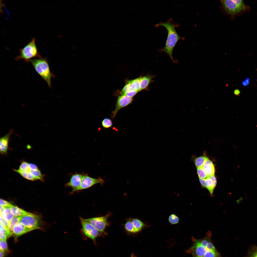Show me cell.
<instances>
[{"label":"cell","instance_id":"1","mask_svg":"<svg viewBox=\"0 0 257 257\" xmlns=\"http://www.w3.org/2000/svg\"><path fill=\"white\" fill-rule=\"evenodd\" d=\"M169 21L160 22L156 25V26H163L165 27L168 31V35L165 45L161 51L165 53L174 61L172 56L173 49L178 41L183 38L180 37L176 32L175 28L177 26Z\"/></svg>","mask_w":257,"mask_h":257},{"label":"cell","instance_id":"2","mask_svg":"<svg viewBox=\"0 0 257 257\" xmlns=\"http://www.w3.org/2000/svg\"><path fill=\"white\" fill-rule=\"evenodd\" d=\"M37 73L51 87V80L53 74L51 72L47 59L42 57L37 58L30 60Z\"/></svg>","mask_w":257,"mask_h":257},{"label":"cell","instance_id":"3","mask_svg":"<svg viewBox=\"0 0 257 257\" xmlns=\"http://www.w3.org/2000/svg\"><path fill=\"white\" fill-rule=\"evenodd\" d=\"M19 52V55L15 58L17 60L22 59L28 63L33 58L41 57L38 53L35 40L34 38H32L25 46L20 49Z\"/></svg>","mask_w":257,"mask_h":257},{"label":"cell","instance_id":"4","mask_svg":"<svg viewBox=\"0 0 257 257\" xmlns=\"http://www.w3.org/2000/svg\"><path fill=\"white\" fill-rule=\"evenodd\" d=\"M20 222L27 227L33 230L40 229L42 223L40 216L29 212L20 217Z\"/></svg>","mask_w":257,"mask_h":257},{"label":"cell","instance_id":"5","mask_svg":"<svg viewBox=\"0 0 257 257\" xmlns=\"http://www.w3.org/2000/svg\"><path fill=\"white\" fill-rule=\"evenodd\" d=\"M104 183V181L100 178H95L89 176L87 174H84L80 185L77 188L73 189L70 193L89 188L98 183L103 185Z\"/></svg>","mask_w":257,"mask_h":257},{"label":"cell","instance_id":"6","mask_svg":"<svg viewBox=\"0 0 257 257\" xmlns=\"http://www.w3.org/2000/svg\"><path fill=\"white\" fill-rule=\"evenodd\" d=\"M110 215L109 213L100 217H95L84 219L96 229L100 233H103L106 227L109 224L107 219Z\"/></svg>","mask_w":257,"mask_h":257},{"label":"cell","instance_id":"7","mask_svg":"<svg viewBox=\"0 0 257 257\" xmlns=\"http://www.w3.org/2000/svg\"><path fill=\"white\" fill-rule=\"evenodd\" d=\"M80 219L82 230L84 234L87 237L95 241L100 233L84 219L81 217Z\"/></svg>","mask_w":257,"mask_h":257},{"label":"cell","instance_id":"8","mask_svg":"<svg viewBox=\"0 0 257 257\" xmlns=\"http://www.w3.org/2000/svg\"><path fill=\"white\" fill-rule=\"evenodd\" d=\"M133 100V98L124 95H120L118 96L115 109L112 112V119H114L115 118L119 110L131 104Z\"/></svg>","mask_w":257,"mask_h":257},{"label":"cell","instance_id":"9","mask_svg":"<svg viewBox=\"0 0 257 257\" xmlns=\"http://www.w3.org/2000/svg\"><path fill=\"white\" fill-rule=\"evenodd\" d=\"M201 184L203 188L207 189L212 197L213 196V193L217 184V181L215 175L208 178L205 179L199 178Z\"/></svg>","mask_w":257,"mask_h":257},{"label":"cell","instance_id":"10","mask_svg":"<svg viewBox=\"0 0 257 257\" xmlns=\"http://www.w3.org/2000/svg\"><path fill=\"white\" fill-rule=\"evenodd\" d=\"M221 2L225 10L229 14L231 15L235 14L242 11L238 7L234 0H222Z\"/></svg>","mask_w":257,"mask_h":257},{"label":"cell","instance_id":"11","mask_svg":"<svg viewBox=\"0 0 257 257\" xmlns=\"http://www.w3.org/2000/svg\"><path fill=\"white\" fill-rule=\"evenodd\" d=\"M13 130H10L8 133L0 138V152L3 155L7 154L9 141L10 137L13 132Z\"/></svg>","mask_w":257,"mask_h":257},{"label":"cell","instance_id":"12","mask_svg":"<svg viewBox=\"0 0 257 257\" xmlns=\"http://www.w3.org/2000/svg\"><path fill=\"white\" fill-rule=\"evenodd\" d=\"M84 174L75 173L71 176L69 181L65 185L66 187H70L73 189L78 188L80 185Z\"/></svg>","mask_w":257,"mask_h":257},{"label":"cell","instance_id":"13","mask_svg":"<svg viewBox=\"0 0 257 257\" xmlns=\"http://www.w3.org/2000/svg\"><path fill=\"white\" fill-rule=\"evenodd\" d=\"M33 230L27 227L19 222L13 227L12 235L16 239L19 237Z\"/></svg>","mask_w":257,"mask_h":257},{"label":"cell","instance_id":"14","mask_svg":"<svg viewBox=\"0 0 257 257\" xmlns=\"http://www.w3.org/2000/svg\"><path fill=\"white\" fill-rule=\"evenodd\" d=\"M154 75L148 74L147 75L140 77V85L141 91L148 89L149 84L153 81Z\"/></svg>","mask_w":257,"mask_h":257},{"label":"cell","instance_id":"15","mask_svg":"<svg viewBox=\"0 0 257 257\" xmlns=\"http://www.w3.org/2000/svg\"><path fill=\"white\" fill-rule=\"evenodd\" d=\"M202 167L208 177L214 175L215 171L214 166L212 162L209 159Z\"/></svg>","mask_w":257,"mask_h":257},{"label":"cell","instance_id":"16","mask_svg":"<svg viewBox=\"0 0 257 257\" xmlns=\"http://www.w3.org/2000/svg\"><path fill=\"white\" fill-rule=\"evenodd\" d=\"M13 170L20 175L24 178L32 181L39 180L38 178L34 176L30 172V170L28 171H22L19 169H13Z\"/></svg>","mask_w":257,"mask_h":257},{"label":"cell","instance_id":"17","mask_svg":"<svg viewBox=\"0 0 257 257\" xmlns=\"http://www.w3.org/2000/svg\"><path fill=\"white\" fill-rule=\"evenodd\" d=\"M134 227L135 233L140 231L145 226V224L142 221L138 219H130Z\"/></svg>","mask_w":257,"mask_h":257},{"label":"cell","instance_id":"18","mask_svg":"<svg viewBox=\"0 0 257 257\" xmlns=\"http://www.w3.org/2000/svg\"><path fill=\"white\" fill-rule=\"evenodd\" d=\"M1 214L3 219L8 222L10 221L14 217L10 207H5Z\"/></svg>","mask_w":257,"mask_h":257},{"label":"cell","instance_id":"19","mask_svg":"<svg viewBox=\"0 0 257 257\" xmlns=\"http://www.w3.org/2000/svg\"><path fill=\"white\" fill-rule=\"evenodd\" d=\"M20 217L14 216L9 222L8 230L10 237L13 234V227L15 225L20 222Z\"/></svg>","mask_w":257,"mask_h":257},{"label":"cell","instance_id":"20","mask_svg":"<svg viewBox=\"0 0 257 257\" xmlns=\"http://www.w3.org/2000/svg\"><path fill=\"white\" fill-rule=\"evenodd\" d=\"M10 208L14 216H22L28 213V212L19 208L16 206H14L12 205Z\"/></svg>","mask_w":257,"mask_h":257},{"label":"cell","instance_id":"21","mask_svg":"<svg viewBox=\"0 0 257 257\" xmlns=\"http://www.w3.org/2000/svg\"><path fill=\"white\" fill-rule=\"evenodd\" d=\"M208 159V158L207 157L204 155L195 158L194 160V162L197 168L202 167L204 163Z\"/></svg>","mask_w":257,"mask_h":257},{"label":"cell","instance_id":"22","mask_svg":"<svg viewBox=\"0 0 257 257\" xmlns=\"http://www.w3.org/2000/svg\"><path fill=\"white\" fill-rule=\"evenodd\" d=\"M130 80L133 89L138 92L141 91L140 85V77L133 80Z\"/></svg>","mask_w":257,"mask_h":257},{"label":"cell","instance_id":"23","mask_svg":"<svg viewBox=\"0 0 257 257\" xmlns=\"http://www.w3.org/2000/svg\"><path fill=\"white\" fill-rule=\"evenodd\" d=\"M30 172L33 175L38 178L39 180L44 182V175L41 173L39 169L35 170H30Z\"/></svg>","mask_w":257,"mask_h":257},{"label":"cell","instance_id":"24","mask_svg":"<svg viewBox=\"0 0 257 257\" xmlns=\"http://www.w3.org/2000/svg\"><path fill=\"white\" fill-rule=\"evenodd\" d=\"M101 124L103 127L107 128L111 127L113 125L111 120L109 118H106L104 119L101 122Z\"/></svg>","mask_w":257,"mask_h":257},{"label":"cell","instance_id":"25","mask_svg":"<svg viewBox=\"0 0 257 257\" xmlns=\"http://www.w3.org/2000/svg\"><path fill=\"white\" fill-rule=\"evenodd\" d=\"M124 227L126 230L128 232L131 233H135L134 227L130 219L126 222L125 224Z\"/></svg>","mask_w":257,"mask_h":257},{"label":"cell","instance_id":"26","mask_svg":"<svg viewBox=\"0 0 257 257\" xmlns=\"http://www.w3.org/2000/svg\"><path fill=\"white\" fill-rule=\"evenodd\" d=\"M133 89L130 80H127L126 82L125 85L120 92V94L121 95L124 93Z\"/></svg>","mask_w":257,"mask_h":257},{"label":"cell","instance_id":"27","mask_svg":"<svg viewBox=\"0 0 257 257\" xmlns=\"http://www.w3.org/2000/svg\"><path fill=\"white\" fill-rule=\"evenodd\" d=\"M197 172L200 178L205 179L208 177L202 167L197 168Z\"/></svg>","mask_w":257,"mask_h":257},{"label":"cell","instance_id":"28","mask_svg":"<svg viewBox=\"0 0 257 257\" xmlns=\"http://www.w3.org/2000/svg\"><path fill=\"white\" fill-rule=\"evenodd\" d=\"M168 220L169 222L171 224H175L178 223L179 218L176 215L173 214L169 216Z\"/></svg>","mask_w":257,"mask_h":257},{"label":"cell","instance_id":"29","mask_svg":"<svg viewBox=\"0 0 257 257\" xmlns=\"http://www.w3.org/2000/svg\"><path fill=\"white\" fill-rule=\"evenodd\" d=\"M6 240H0V250L5 252H9Z\"/></svg>","mask_w":257,"mask_h":257},{"label":"cell","instance_id":"30","mask_svg":"<svg viewBox=\"0 0 257 257\" xmlns=\"http://www.w3.org/2000/svg\"><path fill=\"white\" fill-rule=\"evenodd\" d=\"M29 163L24 161L21 162L19 169L22 171H28L30 170L29 167Z\"/></svg>","mask_w":257,"mask_h":257},{"label":"cell","instance_id":"31","mask_svg":"<svg viewBox=\"0 0 257 257\" xmlns=\"http://www.w3.org/2000/svg\"><path fill=\"white\" fill-rule=\"evenodd\" d=\"M234 0L238 7L241 11L246 9V6L243 0Z\"/></svg>","mask_w":257,"mask_h":257},{"label":"cell","instance_id":"32","mask_svg":"<svg viewBox=\"0 0 257 257\" xmlns=\"http://www.w3.org/2000/svg\"><path fill=\"white\" fill-rule=\"evenodd\" d=\"M138 92L137 91L133 89L124 93L121 95H125L130 97L133 98Z\"/></svg>","mask_w":257,"mask_h":257},{"label":"cell","instance_id":"33","mask_svg":"<svg viewBox=\"0 0 257 257\" xmlns=\"http://www.w3.org/2000/svg\"><path fill=\"white\" fill-rule=\"evenodd\" d=\"M0 205L4 207H10L12 205L8 202L2 199H0Z\"/></svg>","mask_w":257,"mask_h":257},{"label":"cell","instance_id":"34","mask_svg":"<svg viewBox=\"0 0 257 257\" xmlns=\"http://www.w3.org/2000/svg\"><path fill=\"white\" fill-rule=\"evenodd\" d=\"M29 167L30 170H35L39 169L37 165L36 164L33 163H29Z\"/></svg>","mask_w":257,"mask_h":257},{"label":"cell","instance_id":"35","mask_svg":"<svg viewBox=\"0 0 257 257\" xmlns=\"http://www.w3.org/2000/svg\"><path fill=\"white\" fill-rule=\"evenodd\" d=\"M9 222L5 220L4 219L0 223V224L8 229Z\"/></svg>","mask_w":257,"mask_h":257},{"label":"cell","instance_id":"36","mask_svg":"<svg viewBox=\"0 0 257 257\" xmlns=\"http://www.w3.org/2000/svg\"><path fill=\"white\" fill-rule=\"evenodd\" d=\"M250 83V79L249 78H247L244 81L242 82V85L244 86H246L248 85Z\"/></svg>","mask_w":257,"mask_h":257},{"label":"cell","instance_id":"37","mask_svg":"<svg viewBox=\"0 0 257 257\" xmlns=\"http://www.w3.org/2000/svg\"><path fill=\"white\" fill-rule=\"evenodd\" d=\"M234 93L235 95L239 96L240 94V92L239 90L238 89H236L234 90Z\"/></svg>","mask_w":257,"mask_h":257},{"label":"cell","instance_id":"38","mask_svg":"<svg viewBox=\"0 0 257 257\" xmlns=\"http://www.w3.org/2000/svg\"><path fill=\"white\" fill-rule=\"evenodd\" d=\"M5 252L0 250V257H4L5 255Z\"/></svg>","mask_w":257,"mask_h":257},{"label":"cell","instance_id":"39","mask_svg":"<svg viewBox=\"0 0 257 257\" xmlns=\"http://www.w3.org/2000/svg\"><path fill=\"white\" fill-rule=\"evenodd\" d=\"M243 200V198L242 197H241L237 201V203L239 204L242 202Z\"/></svg>","mask_w":257,"mask_h":257},{"label":"cell","instance_id":"40","mask_svg":"<svg viewBox=\"0 0 257 257\" xmlns=\"http://www.w3.org/2000/svg\"><path fill=\"white\" fill-rule=\"evenodd\" d=\"M4 208L5 207H4L0 205V214H2Z\"/></svg>","mask_w":257,"mask_h":257},{"label":"cell","instance_id":"41","mask_svg":"<svg viewBox=\"0 0 257 257\" xmlns=\"http://www.w3.org/2000/svg\"><path fill=\"white\" fill-rule=\"evenodd\" d=\"M250 257H257V252L253 254Z\"/></svg>","mask_w":257,"mask_h":257},{"label":"cell","instance_id":"42","mask_svg":"<svg viewBox=\"0 0 257 257\" xmlns=\"http://www.w3.org/2000/svg\"><path fill=\"white\" fill-rule=\"evenodd\" d=\"M0 223L3 220V217L1 214H0Z\"/></svg>","mask_w":257,"mask_h":257},{"label":"cell","instance_id":"43","mask_svg":"<svg viewBox=\"0 0 257 257\" xmlns=\"http://www.w3.org/2000/svg\"><path fill=\"white\" fill-rule=\"evenodd\" d=\"M193 257H204L203 256H199L196 255H193Z\"/></svg>","mask_w":257,"mask_h":257}]
</instances>
